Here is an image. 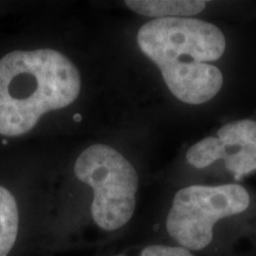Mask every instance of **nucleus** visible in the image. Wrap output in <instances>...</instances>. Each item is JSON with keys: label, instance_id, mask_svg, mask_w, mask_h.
Instances as JSON below:
<instances>
[{"label": "nucleus", "instance_id": "1", "mask_svg": "<svg viewBox=\"0 0 256 256\" xmlns=\"http://www.w3.org/2000/svg\"><path fill=\"white\" fill-rule=\"evenodd\" d=\"M86 90L75 50L31 42L0 55V144L36 138L76 119Z\"/></svg>", "mask_w": 256, "mask_h": 256}, {"label": "nucleus", "instance_id": "2", "mask_svg": "<svg viewBox=\"0 0 256 256\" xmlns=\"http://www.w3.org/2000/svg\"><path fill=\"white\" fill-rule=\"evenodd\" d=\"M63 182L92 192L90 215L104 232H116L133 218L140 177L124 153L107 144H92L66 164Z\"/></svg>", "mask_w": 256, "mask_h": 256}, {"label": "nucleus", "instance_id": "3", "mask_svg": "<svg viewBox=\"0 0 256 256\" xmlns=\"http://www.w3.org/2000/svg\"><path fill=\"white\" fill-rule=\"evenodd\" d=\"M249 204L248 191L238 184L184 188L174 198L166 229L180 247L203 250L212 242L215 224L244 212Z\"/></svg>", "mask_w": 256, "mask_h": 256}, {"label": "nucleus", "instance_id": "4", "mask_svg": "<svg viewBox=\"0 0 256 256\" xmlns=\"http://www.w3.org/2000/svg\"><path fill=\"white\" fill-rule=\"evenodd\" d=\"M136 44L142 55L162 69L184 58L209 64L218 60L226 52V40L215 24L194 18H165L142 24Z\"/></svg>", "mask_w": 256, "mask_h": 256}, {"label": "nucleus", "instance_id": "5", "mask_svg": "<svg viewBox=\"0 0 256 256\" xmlns=\"http://www.w3.org/2000/svg\"><path fill=\"white\" fill-rule=\"evenodd\" d=\"M37 166H0V256H8L18 241L22 218L20 188L42 168L37 170Z\"/></svg>", "mask_w": 256, "mask_h": 256}, {"label": "nucleus", "instance_id": "6", "mask_svg": "<svg viewBox=\"0 0 256 256\" xmlns=\"http://www.w3.org/2000/svg\"><path fill=\"white\" fill-rule=\"evenodd\" d=\"M134 14L153 19L191 18L202 14L208 2L202 0H126Z\"/></svg>", "mask_w": 256, "mask_h": 256}, {"label": "nucleus", "instance_id": "7", "mask_svg": "<svg viewBox=\"0 0 256 256\" xmlns=\"http://www.w3.org/2000/svg\"><path fill=\"white\" fill-rule=\"evenodd\" d=\"M226 156H228L226 147L218 138L215 136L204 138L200 142L190 147L186 153L188 162L196 168H209L215 164L217 160H226Z\"/></svg>", "mask_w": 256, "mask_h": 256}, {"label": "nucleus", "instance_id": "8", "mask_svg": "<svg viewBox=\"0 0 256 256\" xmlns=\"http://www.w3.org/2000/svg\"><path fill=\"white\" fill-rule=\"evenodd\" d=\"M217 138L226 147H243L256 139V122L252 120H240L220 128Z\"/></svg>", "mask_w": 256, "mask_h": 256}, {"label": "nucleus", "instance_id": "9", "mask_svg": "<svg viewBox=\"0 0 256 256\" xmlns=\"http://www.w3.org/2000/svg\"><path fill=\"white\" fill-rule=\"evenodd\" d=\"M226 165L236 179L256 171V139L241 147L238 152L226 156Z\"/></svg>", "mask_w": 256, "mask_h": 256}, {"label": "nucleus", "instance_id": "10", "mask_svg": "<svg viewBox=\"0 0 256 256\" xmlns=\"http://www.w3.org/2000/svg\"><path fill=\"white\" fill-rule=\"evenodd\" d=\"M140 256H194L190 250L183 247H168V246L153 244L146 247Z\"/></svg>", "mask_w": 256, "mask_h": 256}, {"label": "nucleus", "instance_id": "11", "mask_svg": "<svg viewBox=\"0 0 256 256\" xmlns=\"http://www.w3.org/2000/svg\"><path fill=\"white\" fill-rule=\"evenodd\" d=\"M116 256H124V255H116Z\"/></svg>", "mask_w": 256, "mask_h": 256}]
</instances>
